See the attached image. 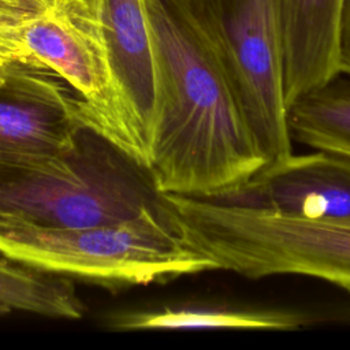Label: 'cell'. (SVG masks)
<instances>
[{"label": "cell", "mask_w": 350, "mask_h": 350, "mask_svg": "<svg viewBox=\"0 0 350 350\" xmlns=\"http://www.w3.org/2000/svg\"><path fill=\"white\" fill-rule=\"evenodd\" d=\"M346 0H282L284 94L288 108L340 75Z\"/></svg>", "instance_id": "9c48e42d"}, {"label": "cell", "mask_w": 350, "mask_h": 350, "mask_svg": "<svg viewBox=\"0 0 350 350\" xmlns=\"http://www.w3.org/2000/svg\"><path fill=\"white\" fill-rule=\"evenodd\" d=\"M161 206L149 171L86 126L63 152L0 172V213L42 226H105Z\"/></svg>", "instance_id": "277c9868"}, {"label": "cell", "mask_w": 350, "mask_h": 350, "mask_svg": "<svg viewBox=\"0 0 350 350\" xmlns=\"http://www.w3.org/2000/svg\"><path fill=\"white\" fill-rule=\"evenodd\" d=\"M157 67V115L148 171L159 193L215 196L267 159L220 49L187 0H144Z\"/></svg>", "instance_id": "6da1fadb"}, {"label": "cell", "mask_w": 350, "mask_h": 350, "mask_svg": "<svg viewBox=\"0 0 350 350\" xmlns=\"http://www.w3.org/2000/svg\"><path fill=\"white\" fill-rule=\"evenodd\" d=\"M160 197L182 241L215 269L253 280L309 276L350 295V215L304 217L238 206L212 196Z\"/></svg>", "instance_id": "7a4b0ae2"}, {"label": "cell", "mask_w": 350, "mask_h": 350, "mask_svg": "<svg viewBox=\"0 0 350 350\" xmlns=\"http://www.w3.org/2000/svg\"><path fill=\"white\" fill-rule=\"evenodd\" d=\"M36 14L30 1L0 0V64L11 62L41 64L25 44V29Z\"/></svg>", "instance_id": "4fadbf2b"}, {"label": "cell", "mask_w": 350, "mask_h": 350, "mask_svg": "<svg viewBox=\"0 0 350 350\" xmlns=\"http://www.w3.org/2000/svg\"><path fill=\"white\" fill-rule=\"evenodd\" d=\"M331 85L288 108L291 135L312 149L350 157V90Z\"/></svg>", "instance_id": "7c38bea8"}, {"label": "cell", "mask_w": 350, "mask_h": 350, "mask_svg": "<svg viewBox=\"0 0 350 350\" xmlns=\"http://www.w3.org/2000/svg\"><path fill=\"white\" fill-rule=\"evenodd\" d=\"M220 201L304 217L350 215V157L314 149L262 167L246 182L212 196Z\"/></svg>", "instance_id": "ba28073f"}, {"label": "cell", "mask_w": 350, "mask_h": 350, "mask_svg": "<svg viewBox=\"0 0 350 350\" xmlns=\"http://www.w3.org/2000/svg\"><path fill=\"white\" fill-rule=\"evenodd\" d=\"M1 66H3V64H0V67H1Z\"/></svg>", "instance_id": "2e32d148"}, {"label": "cell", "mask_w": 350, "mask_h": 350, "mask_svg": "<svg viewBox=\"0 0 350 350\" xmlns=\"http://www.w3.org/2000/svg\"><path fill=\"white\" fill-rule=\"evenodd\" d=\"M340 74L350 77V0L345 1L340 30Z\"/></svg>", "instance_id": "5bb4252c"}, {"label": "cell", "mask_w": 350, "mask_h": 350, "mask_svg": "<svg viewBox=\"0 0 350 350\" xmlns=\"http://www.w3.org/2000/svg\"><path fill=\"white\" fill-rule=\"evenodd\" d=\"M220 49L267 165L293 152L284 94L282 0H187Z\"/></svg>", "instance_id": "5b68a950"}, {"label": "cell", "mask_w": 350, "mask_h": 350, "mask_svg": "<svg viewBox=\"0 0 350 350\" xmlns=\"http://www.w3.org/2000/svg\"><path fill=\"white\" fill-rule=\"evenodd\" d=\"M0 306L55 319L78 320L85 306L66 276L44 272L0 253Z\"/></svg>", "instance_id": "8fae6325"}, {"label": "cell", "mask_w": 350, "mask_h": 350, "mask_svg": "<svg viewBox=\"0 0 350 350\" xmlns=\"http://www.w3.org/2000/svg\"><path fill=\"white\" fill-rule=\"evenodd\" d=\"M0 253L44 272L105 286H144L216 271L182 241L164 206L96 227H52L0 213Z\"/></svg>", "instance_id": "3957f363"}, {"label": "cell", "mask_w": 350, "mask_h": 350, "mask_svg": "<svg viewBox=\"0 0 350 350\" xmlns=\"http://www.w3.org/2000/svg\"><path fill=\"white\" fill-rule=\"evenodd\" d=\"M4 313H8L3 306H0V314H4Z\"/></svg>", "instance_id": "9a60e30c"}, {"label": "cell", "mask_w": 350, "mask_h": 350, "mask_svg": "<svg viewBox=\"0 0 350 350\" xmlns=\"http://www.w3.org/2000/svg\"><path fill=\"white\" fill-rule=\"evenodd\" d=\"M83 127L79 96L52 70L22 62L0 67V172L63 152Z\"/></svg>", "instance_id": "52a82bcc"}, {"label": "cell", "mask_w": 350, "mask_h": 350, "mask_svg": "<svg viewBox=\"0 0 350 350\" xmlns=\"http://www.w3.org/2000/svg\"><path fill=\"white\" fill-rule=\"evenodd\" d=\"M109 88L90 127L148 170L157 115V67L144 0H104Z\"/></svg>", "instance_id": "8992f818"}, {"label": "cell", "mask_w": 350, "mask_h": 350, "mask_svg": "<svg viewBox=\"0 0 350 350\" xmlns=\"http://www.w3.org/2000/svg\"><path fill=\"white\" fill-rule=\"evenodd\" d=\"M306 316L282 309L164 308L119 317L122 329H257L291 331L308 324Z\"/></svg>", "instance_id": "30bf717a"}]
</instances>
